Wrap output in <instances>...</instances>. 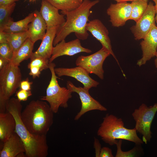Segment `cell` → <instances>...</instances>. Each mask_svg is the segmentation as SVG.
<instances>
[{"label": "cell", "instance_id": "cell-13", "mask_svg": "<svg viewBox=\"0 0 157 157\" xmlns=\"http://www.w3.org/2000/svg\"><path fill=\"white\" fill-rule=\"evenodd\" d=\"M80 40L77 38L66 42L64 40L59 42L53 47L49 62H52L57 58L63 56H71L81 52H92L91 50L82 46Z\"/></svg>", "mask_w": 157, "mask_h": 157}, {"label": "cell", "instance_id": "cell-3", "mask_svg": "<svg viewBox=\"0 0 157 157\" xmlns=\"http://www.w3.org/2000/svg\"><path fill=\"white\" fill-rule=\"evenodd\" d=\"M53 113L46 102L33 100L22 111L21 118L31 133L46 135L53 123Z\"/></svg>", "mask_w": 157, "mask_h": 157}, {"label": "cell", "instance_id": "cell-23", "mask_svg": "<svg viewBox=\"0 0 157 157\" xmlns=\"http://www.w3.org/2000/svg\"><path fill=\"white\" fill-rule=\"evenodd\" d=\"M6 36L7 42L14 53L29 38L30 35L28 31L18 33H6Z\"/></svg>", "mask_w": 157, "mask_h": 157}, {"label": "cell", "instance_id": "cell-11", "mask_svg": "<svg viewBox=\"0 0 157 157\" xmlns=\"http://www.w3.org/2000/svg\"><path fill=\"white\" fill-rule=\"evenodd\" d=\"M54 71L58 77L66 76L74 78L82 83L83 87L88 90L92 88L96 87L99 84V82L91 78L89 74L80 66L71 68H55Z\"/></svg>", "mask_w": 157, "mask_h": 157}, {"label": "cell", "instance_id": "cell-33", "mask_svg": "<svg viewBox=\"0 0 157 157\" xmlns=\"http://www.w3.org/2000/svg\"><path fill=\"white\" fill-rule=\"evenodd\" d=\"M29 69L30 70L29 74L32 76L33 79L39 77L42 72L39 67L36 66H32Z\"/></svg>", "mask_w": 157, "mask_h": 157}, {"label": "cell", "instance_id": "cell-32", "mask_svg": "<svg viewBox=\"0 0 157 157\" xmlns=\"http://www.w3.org/2000/svg\"><path fill=\"white\" fill-rule=\"evenodd\" d=\"M32 83L33 82L30 81L27 78L25 80L21 81L19 88L22 90L27 91L31 90V85Z\"/></svg>", "mask_w": 157, "mask_h": 157}, {"label": "cell", "instance_id": "cell-44", "mask_svg": "<svg viewBox=\"0 0 157 157\" xmlns=\"http://www.w3.org/2000/svg\"><path fill=\"white\" fill-rule=\"evenodd\" d=\"M156 104H157V103H156Z\"/></svg>", "mask_w": 157, "mask_h": 157}, {"label": "cell", "instance_id": "cell-20", "mask_svg": "<svg viewBox=\"0 0 157 157\" xmlns=\"http://www.w3.org/2000/svg\"><path fill=\"white\" fill-rule=\"evenodd\" d=\"M16 121L13 115L8 112L0 113V140L4 142L15 132Z\"/></svg>", "mask_w": 157, "mask_h": 157}, {"label": "cell", "instance_id": "cell-12", "mask_svg": "<svg viewBox=\"0 0 157 157\" xmlns=\"http://www.w3.org/2000/svg\"><path fill=\"white\" fill-rule=\"evenodd\" d=\"M86 28L87 31L100 42L102 47L110 53L119 66L118 61L112 49L108 30L101 22L97 19L89 21L86 24Z\"/></svg>", "mask_w": 157, "mask_h": 157}, {"label": "cell", "instance_id": "cell-17", "mask_svg": "<svg viewBox=\"0 0 157 157\" xmlns=\"http://www.w3.org/2000/svg\"><path fill=\"white\" fill-rule=\"evenodd\" d=\"M3 143L0 157H26L24 143L15 132Z\"/></svg>", "mask_w": 157, "mask_h": 157}, {"label": "cell", "instance_id": "cell-41", "mask_svg": "<svg viewBox=\"0 0 157 157\" xmlns=\"http://www.w3.org/2000/svg\"><path fill=\"white\" fill-rule=\"evenodd\" d=\"M153 1L155 3H157V0H151Z\"/></svg>", "mask_w": 157, "mask_h": 157}, {"label": "cell", "instance_id": "cell-16", "mask_svg": "<svg viewBox=\"0 0 157 157\" xmlns=\"http://www.w3.org/2000/svg\"><path fill=\"white\" fill-rule=\"evenodd\" d=\"M59 10L45 0H42L40 13L46 24L47 28L56 27L58 28L66 21L64 15L60 14Z\"/></svg>", "mask_w": 157, "mask_h": 157}, {"label": "cell", "instance_id": "cell-1", "mask_svg": "<svg viewBox=\"0 0 157 157\" xmlns=\"http://www.w3.org/2000/svg\"><path fill=\"white\" fill-rule=\"evenodd\" d=\"M22 106L17 98H10L7 101L6 111L14 117L16 121L15 132L24 143L25 154L27 157H46L48 154V146L46 135L32 134L26 128L21 118Z\"/></svg>", "mask_w": 157, "mask_h": 157}, {"label": "cell", "instance_id": "cell-15", "mask_svg": "<svg viewBox=\"0 0 157 157\" xmlns=\"http://www.w3.org/2000/svg\"><path fill=\"white\" fill-rule=\"evenodd\" d=\"M140 42L142 51V57L137 62L139 67L155 56L157 53V26L154 25Z\"/></svg>", "mask_w": 157, "mask_h": 157}, {"label": "cell", "instance_id": "cell-40", "mask_svg": "<svg viewBox=\"0 0 157 157\" xmlns=\"http://www.w3.org/2000/svg\"><path fill=\"white\" fill-rule=\"evenodd\" d=\"M156 58L154 60V64L156 67L157 68V53L155 56Z\"/></svg>", "mask_w": 157, "mask_h": 157}, {"label": "cell", "instance_id": "cell-28", "mask_svg": "<svg viewBox=\"0 0 157 157\" xmlns=\"http://www.w3.org/2000/svg\"><path fill=\"white\" fill-rule=\"evenodd\" d=\"M49 59L42 57H37L30 60V62L28 65L29 68L32 66H36L39 67L41 71L49 69Z\"/></svg>", "mask_w": 157, "mask_h": 157}, {"label": "cell", "instance_id": "cell-30", "mask_svg": "<svg viewBox=\"0 0 157 157\" xmlns=\"http://www.w3.org/2000/svg\"><path fill=\"white\" fill-rule=\"evenodd\" d=\"M32 95V93L31 90L27 91L20 89L16 92L17 99L21 101L27 100L28 97Z\"/></svg>", "mask_w": 157, "mask_h": 157}, {"label": "cell", "instance_id": "cell-35", "mask_svg": "<svg viewBox=\"0 0 157 157\" xmlns=\"http://www.w3.org/2000/svg\"><path fill=\"white\" fill-rule=\"evenodd\" d=\"M7 42L6 33L2 31H0V43Z\"/></svg>", "mask_w": 157, "mask_h": 157}, {"label": "cell", "instance_id": "cell-37", "mask_svg": "<svg viewBox=\"0 0 157 157\" xmlns=\"http://www.w3.org/2000/svg\"><path fill=\"white\" fill-rule=\"evenodd\" d=\"M10 62L0 57V69H2L6 64Z\"/></svg>", "mask_w": 157, "mask_h": 157}, {"label": "cell", "instance_id": "cell-22", "mask_svg": "<svg viewBox=\"0 0 157 157\" xmlns=\"http://www.w3.org/2000/svg\"><path fill=\"white\" fill-rule=\"evenodd\" d=\"M33 43L28 38L14 53L10 61L14 65L19 66L21 63L31 57L33 52Z\"/></svg>", "mask_w": 157, "mask_h": 157}, {"label": "cell", "instance_id": "cell-34", "mask_svg": "<svg viewBox=\"0 0 157 157\" xmlns=\"http://www.w3.org/2000/svg\"><path fill=\"white\" fill-rule=\"evenodd\" d=\"M94 147L95 150V156L99 157L101 149V144L97 139L95 138L94 142Z\"/></svg>", "mask_w": 157, "mask_h": 157}, {"label": "cell", "instance_id": "cell-14", "mask_svg": "<svg viewBox=\"0 0 157 157\" xmlns=\"http://www.w3.org/2000/svg\"><path fill=\"white\" fill-rule=\"evenodd\" d=\"M131 10V3L127 2L111 3L106 10L110 16V22L113 26L119 27L124 26L130 19Z\"/></svg>", "mask_w": 157, "mask_h": 157}, {"label": "cell", "instance_id": "cell-27", "mask_svg": "<svg viewBox=\"0 0 157 157\" xmlns=\"http://www.w3.org/2000/svg\"><path fill=\"white\" fill-rule=\"evenodd\" d=\"M15 3L0 6V28L6 25L12 18L11 16L15 7Z\"/></svg>", "mask_w": 157, "mask_h": 157}, {"label": "cell", "instance_id": "cell-43", "mask_svg": "<svg viewBox=\"0 0 157 157\" xmlns=\"http://www.w3.org/2000/svg\"><path fill=\"white\" fill-rule=\"evenodd\" d=\"M35 0H29L30 1H35Z\"/></svg>", "mask_w": 157, "mask_h": 157}, {"label": "cell", "instance_id": "cell-31", "mask_svg": "<svg viewBox=\"0 0 157 157\" xmlns=\"http://www.w3.org/2000/svg\"><path fill=\"white\" fill-rule=\"evenodd\" d=\"M112 151L109 147H104L101 148L99 157H113Z\"/></svg>", "mask_w": 157, "mask_h": 157}, {"label": "cell", "instance_id": "cell-5", "mask_svg": "<svg viewBox=\"0 0 157 157\" xmlns=\"http://www.w3.org/2000/svg\"><path fill=\"white\" fill-rule=\"evenodd\" d=\"M22 78L19 67L11 62L0 69V113L6 112L7 102L19 87Z\"/></svg>", "mask_w": 157, "mask_h": 157}, {"label": "cell", "instance_id": "cell-8", "mask_svg": "<svg viewBox=\"0 0 157 157\" xmlns=\"http://www.w3.org/2000/svg\"><path fill=\"white\" fill-rule=\"evenodd\" d=\"M111 55L110 53L102 47L97 51L88 56H81L76 59V66L83 68L90 74H95L101 80L104 78L103 63L106 58Z\"/></svg>", "mask_w": 157, "mask_h": 157}, {"label": "cell", "instance_id": "cell-6", "mask_svg": "<svg viewBox=\"0 0 157 157\" xmlns=\"http://www.w3.org/2000/svg\"><path fill=\"white\" fill-rule=\"evenodd\" d=\"M56 65L53 62L49 63V69L51 74V78L47 88L46 95L40 98L42 100L48 102L54 113L58 112L60 107L67 108V102L72 97V92L67 87H61L59 85L54 68Z\"/></svg>", "mask_w": 157, "mask_h": 157}, {"label": "cell", "instance_id": "cell-10", "mask_svg": "<svg viewBox=\"0 0 157 157\" xmlns=\"http://www.w3.org/2000/svg\"><path fill=\"white\" fill-rule=\"evenodd\" d=\"M156 14L155 6L150 2L143 15L131 28L136 40L144 39L156 24Z\"/></svg>", "mask_w": 157, "mask_h": 157}, {"label": "cell", "instance_id": "cell-42", "mask_svg": "<svg viewBox=\"0 0 157 157\" xmlns=\"http://www.w3.org/2000/svg\"><path fill=\"white\" fill-rule=\"evenodd\" d=\"M80 2L82 3L83 0H78Z\"/></svg>", "mask_w": 157, "mask_h": 157}, {"label": "cell", "instance_id": "cell-4", "mask_svg": "<svg viewBox=\"0 0 157 157\" xmlns=\"http://www.w3.org/2000/svg\"><path fill=\"white\" fill-rule=\"evenodd\" d=\"M137 133L135 127L128 129L125 127L122 118L107 114L103 118L97 134L103 141L111 146L116 145L117 140L119 139L129 141L135 144H142L144 142Z\"/></svg>", "mask_w": 157, "mask_h": 157}, {"label": "cell", "instance_id": "cell-9", "mask_svg": "<svg viewBox=\"0 0 157 157\" xmlns=\"http://www.w3.org/2000/svg\"><path fill=\"white\" fill-rule=\"evenodd\" d=\"M67 88L72 93L78 94L81 101V107L80 111L75 116L74 119L77 120L85 113L89 111L97 110L106 111L107 109L99 101L94 99L90 94L89 90L83 87H77L69 81H67Z\"/></svg>", "mask_w": 157, "mask_h": 157}, {"label": "cell", "instance_id": "cell-26", "mask_svg": "<svg viewBox=\"0 0 157 157\" xmlns=\"http://www.w3.org/2000/svg\"><path fill=\"white\" fill-rule=\"evenodd\" d=\"M122 142V140L119 139L116 145L117 147L116 157H139L144 153L142 144H135V146L131 150L126 151H123L121 149Z\"/></svg>", "mask_w": 157, "mask_h": 157}, {"label": "cell", "instance_id": "cell-18", "mask_svg": "<svg viewBox=\"0 0 157 157\" xmlns=\"http://www.w3.org/2000/svg\"><path fill=\"white\" fill-rule=\"evenodd\" d=\"M58 28L52 27L47 28L46 34L36 51L33 53L30 60L37 57L49 59L51 57L53 47V42Z\"/></svg>", "mask_w": 157, "mask_h": 157}, {"label": "cell", "instance_id": "cell-24", "mask_svg": "<svg viewBox=\"0 0 157 157\" xmlns=\"http://www.w3.org/2000/svg\"><path fill=\"white\" fill-rule=\"evenodd\" d=\"M59 10L65 15L67 12L78 8L81 3L78 0H45Z\"/></svg>", "mask_w": 157, "mask_h": 157}, {"label": "cell", "instance_id": "cell-2", "mask_svg": "<svg viewBox=\"0 0 157 157\" xmlns=\"http://www.w3.org/2000/svg\"><path fill=\"white\" fill-rule=\"evenodd\" d=\"M99 0H83L76 9L67 12L66 21L58 28L53 42L55 46L71 33H74L77 38L86 40L89 36L86 26L89 21V17L92 13L91 8L98 3Z\"/></svg>", "mask_w": 157, "mask_h": 157}, {"label": "cell", "instance_id": "cell-25", "mask_svg": "<svg viewBox=\"0 0 157 157\" xmlns=\"http://www.w3.org/2000/svg\"><path fill=\"white\" fill-rule=\"evenodd\" d=\"M131 10L130 19L136 22L143 15L148 6V1L137 0L131 3Z\"/></svg>", "mask_w": 157, "mask_h": 157}, {"label": "cell", "instance_id": "cell-39", "mask_svg": "<svg viewBox=\"0 0 157 157\" xmlns=\"http://www.w3.org/2000/svg\"><path fill=\"white\" fill-rule=\"evenodd\" d=\"M155 7L156 9V16H155V20L156 22L157 23V3H155Z\"/></svg>", "mask_w": 157, "mask_h": 157}, {"label": "cell", "instance_id": "cell-36", "mask_svg": "<svg viewBox=\"0 0 157 157\" xmlns=\"http://www.w3.org/2000/svg\"><path fill=\"white\" fill-rule=\"evenodd\" d=\"M19 0H0V6L15 3Z\"/></svg>", "mask_w": 157, "mask_h": 157}, {"label": "cell", "instance_id": "cell-19", "mask_svg": "<svg viewBox=\"0 0 157 157\" xmlns=\"http://www.w3.org/2000/svg\"><path fill=\"white\" fill-rule=\"evenodd\" d=\"M33 12V18L28 25V31L30 35L29 38L35 43L38 40H42L46 34L47 27L40 12L36 10Z\"/></svg>", "mask_w": 157, "mask_h": 157}, {"label": "cell", "instance_id": "cell-29", "mask_svg": "<svg viewBox=\"0 0 157 157\" xmlns=\"http://www.w3.org/2000/svg\"><path fill=\"white\" fill-rule=\"evenodd\" d=\"M14 53L8 42L0 43V57L10 62Z\"/></svg>", "mask_w": 157, "mask_h": 157}, {"label": "cell", "instance_id": "cell-38", "mask_svg": "<svg viewBox=\"0 0 157 157\" xmlns=\"http://www.w3.org/2000/svg\"><path fill=\"white\" fill-rule=\"evenodd\" d=\"M114 0L116 1L117 2H127V1H133L137 0ZM144 0L148 1V0Z\"/></svg>", "mask_w": 157, "mask_h": 157}, {"label": "cell", "instance_id": "cell-7", "mask_svg": "<svg viewBox=\"0 0 157 157\" xmlns=\"http://www.w3.org/2000/svg\"><path fill=\"white\" fill-rule=\"evenodd\" d=\"M157 111L156 103L150 107L142 104L138 108L134 110L132 114L135 123V128L137 132L142 136V140L145 144L151 138V126Z\"/></svg>", "mask_w": 157, "mask_h": 157}, {"label": "cell", "instance_id": "cell-21", "mask_svg": "<svg viewBox=\"0 0 157 157\" xmlns=\"http://www.w3.org/2000/svg\"><path fill=\"white\" fill-rule=\"evenodd\" d=\"M33 15V12L29 14L24 19L17 22H14L12 18L7 24L0 28V31L8 33H20L28 31V25L32 21Z\"/></svg>", "mask_w": 157, "mask_h": 157}]
</instances>
